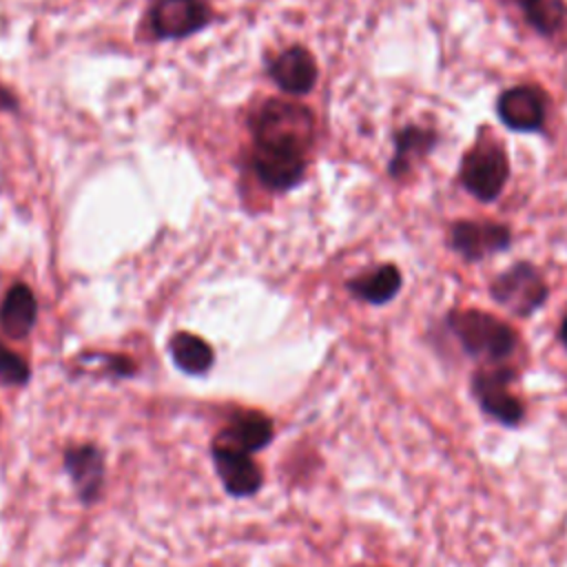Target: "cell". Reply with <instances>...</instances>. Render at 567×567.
Listing matches in <instances>:
<instances>
[{
  "instance_id": "cell-1",
  "label": "cell",
  "mask_w": 567,
  "mask_h": 567,
  "mask_svg": "<svg viewBox=\"0 0 567 567\" xmlns=\"http://www.w3.org/2000/svg\"><path fill=\"white\" fill-rule=\"evenodd\" d=\"M250 166L257 179L272 190H288L306 175L315 135L310 109L290 100H268L250 120Z\"/></svg>"
},
{
  "instance_id": "cell-2",
  "label": "cell",
  "mask_w": 567,
  "mask_h": 567,
  "mask_svg": "<svg viewBox=\"0 0 567 567\" xmlns=\"http://www.w3.org/2000/svg\"><path fill=\"white\" fill-rule=\"evenodd\" d=\"M447 326L470 357L489 363L507 359L516 348V332L483 310H454L447 315Z\"/></svg>"
},
{
  "instance_id": "cell-3",
  "label": "cell",
  "mask_w": 567,
  "mask_h": 567,
  "mask_svg": "<svg viewBox=\"0 0 567 567\" xmlns=\"http://www.w3.org/2000/svg\"><path fill=\"white\" fill-rule=\"evenodd\" d=\"M461 184L481 202H492L501 195L507 177L509 162L498 144L481 142L472 146L461 159Z\"/></svg>"
},
{
  "instance_id": "cell-4",
  "label": "cell",
  "mask_w": 567,
  "mask_h": 567,
  "mask_svg": "<svg viewBox=\"0 0 567 567\" xmlns=\"http://www.w3.org/2000/svg\"><path fill=\"white\" fill-rule=\"evenodd\" d=\"M489 292L496 303H501L516 317H529L545 303L549 295L545 279L527 261H518L507 270H503L492 281Z\"/></svg>"
},
{
  "instance_id": "cell-5",
  "label": "cell",
  "mask_w": 567,
  "mask_h": 567,
  "mask_svg": "<svg viewBox=\"0 0 567 567\" xmlns=\"http://www.w3.org/2000/svg\"><path fill=\"white\" fill-rule=\"evenodd\" d=\"M516 372L507 365H492L476 370L472 377V394L478 401L481 410L503 425H518L525 416V408L518 396L509 392V383Z\"/></svg>"
},
{
  "instance_id": "cell-6",
  "label": "cell",
  "mask_w": 567,
  "mask_h": 567,
  "mask_svg": "<svg viewBox=\"0 0 567 567\" xmlns=\"http://www.w3.org/2000/svg\"><path fill=\"white\" fill-rule=\"evenodd\" d=\"M213 13L204 0H155L151 7V29L157 38H186L210 22Z\"/></svg>"
},
{
  "instance_id": "cell-7",
  "label": "cell",
  "mask_w": 567,
  "mask_h": 567,
  "mask_svg": "<svg viewBox=\"0 0 567 567\" xmlns=\"http://www.w3.org/2000/svg\"><path fill=\"white\" fill-rule=\"evenodd\" d=\"M512 244V230L496 221H456L450 230V246L465 261H481L505 250Z\"/></svg>"
},
{
  "instance_id": "cell-8",
  "label": "cell",
  "mask_w": 567,
  "mask_h": 567,
  "mask_svg": "<svg viewBox=\"0 0 567 567\" xmlns=\"http://www.w3.org/2000/svg\"><path fill=\"white\" fill-rule=\"evenodd\" d=\"M62 465L75 487L78 498L84 505H93L100 498L104 485V456L100 447L91 443L71 445L64 450Z\"/></svg>"
},
{
  "instance_id": "cell-9",
  "label": "cell",
  "mask_w": 567,
  "mask_h": 567,
  "mask_svg": "<svg viewBox=\"0 0 567 567\" xmlns=\"http://www.w3.org/2000/svg\"><path fill=\"white\" fill-rule=\"evenodd\" d=\"M213 463L228 494L252 496L255 492H259L264 483V474L250 454L213 443Z\"/></svg>"
},
{
  "instance_id": "cell-10",
  "label": "cell",
  "mask_w": 567,
  "mask_h": 567,
  "mask_svg": "<svg viewBox=\"0 0 567 567\" xmlns=\"http://www.w3.org/2000/svg\"><path fill=\"white\" fill-rule=\"evenodd\" d=\"M501 122L518 133L538 131L545 122V95L529 84L507 89L498 97Z\"/></svg>"
},
{
  "instance_id": "cell-11",
  "label": "cell",
  "mask_w": 567,
  "mask_h": 567,
  "mask_svg": "<svg viewBox=\"0 0 567 567\" xmlns=\"http://www.w3.org/2000/svg\"><path fill=\"white\" fill-rule=\"evenodd\" d=\"M272 439V421L257 410H239L221 427L213 443L226 445L246 454L264 450Z\"/></svg>"
},
{
  "instance_id": "cell-12",
  "label": "cell",
  "mask_w": 567,
  "mask_h": 567,
  "mask_svg": "<svg viewBox=\"0 0 567 567\" xmlns=\"http://www.w3.org/2000/svg\"><path fill=\"white\" fill-rule=\"evenodd\" d=\"M270 78L288 95H306L317 82V62L303 47H290L270 64Z\"/></svg>"
},
{
  "instance_id": "cell-13",
  "label": "cell",
  "mask_w": 567,
  "mask_h": 567,
  "mask_svg": "<svg viewBox=\"0 0 567 567\" xmlns=\"http://www.w3.org/2000/svg\"><path fill=\"white\" fill-rule=\"evenodd\" d=\"M38 319V301L27 284H13L0 303V328L11 339H22L31 332Z\"/></svg>"
},
{
  "instance_id": "cell-14",
  "label": "cell",
  "mask_w": 567,
  "mask_h": 567,
  "mask_svg": "<svg viewBox=\"0 0 567 567\" xmlns=\"http://www.w3.org/2000/svg\"><path fill=\"white\" fill-rule=\"evenodd\" d=\"M436 144V133L423 126H405L394 135V155L388 164L392 177H403L412 171V164L425 157Z\"/></svg>"
},
{
  "instance_id": "cell-15",
  "label": "cell",
  "mask_w": 567,
  "mask_h": 567,
  "mask_svg": "<svg viewBox=\"0 0 567 567\" xmlns=\"http://www.w3.org/2000/svg\"><path fill=\"white\" fill-rule=\"evenodd\" d=\"M401 288V272L394 264H383L357 279L348 281V290L368 303L381 306L396 297Z\"/></svg>"
},
{
  "instance_id": "cell-16",
  "label": "cell",
  "mask_w": 567,
  "mask_h": 567,
  "mask_svg": "<svg viewBox=\"0 0 567 567\" xmlns=\"http://www.w3.org/2000/svg\"><path fill=\"white\" fill-rule=\"evenodd\" d=\"M175 365L188 374H204L215 361V352L202 337L193 332H177L168 343Z\"/></svg>"
},
{
  "instance_id": "cell-17",
  "label": "cell",
  "mask_w": 567,
  "mask_h": 567,
  "mask_svg": "<svg viewBox=\"0 0 567 567\" xmlns=\"http://www.w3.org/2000/svg\"><path fill=\"white\" fill-rule=\"evenodd\" d=\"M527 22L543 35L556 33L567 16L565 0H518Z\"/></svg>"
},
{
  "instance_id": "cell-18",
  "label": "cell",
  "mask_w": 567,
  "mask_h": 567,
  "mask_svg": "<svg viewBox=\"0 0 567 567\" xmlns=\"http://www.w3.org/2000/svg\"><path fill=\"white\" fill-rule=\"evenodd\" d=\"M29 377V363L0 341V381L9 385H24Z\"/></svg>"
},
{
  "instance_id": "cell-19",
  "label": "cell",
  "mask_w": 567,
  "mask_h": 567,
  "mask_svg": "<svg viewBox=\"0 0 567 567\" xmlns=\"http://www.w3.org/2000/svg\"><path fill=\"white\" fill-rule=\"evenodd\" d=\"M18 106L16 95L0 84V111H13Z\"/></svg>"
},
{
  "instance_id": "cell-20",
  "label": "cell",
  "mask_w": 567,
  "mask_h": 567,
  "mask_svg": "<svg viewBox=\"0 0 567 567\" xmlns=\"http://www.w3.org/2000/svg\"><path fill=\"white\" fill-rule=\"evenodd\" d=\"M558 337H560V343L567 348V315H565V319L560 321V328H558Z\"/></svg>"
}]
</instances>
